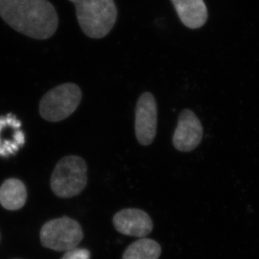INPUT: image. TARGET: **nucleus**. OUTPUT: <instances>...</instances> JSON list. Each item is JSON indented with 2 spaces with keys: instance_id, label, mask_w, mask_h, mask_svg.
Instances as JSON below:
<instances>
[{
  "instance_id": "9",
  "label": "nucleus",
  "mask_w": 259,
  "mask_h": 259,
  "mask_svg": "<svg viewBox=\"0 0 259 259\" xmlns=\"http://www.w3.org/2000/svg\"><path fill=\"white\" fill-rule=\"evenodd\" d=\"M25 143L21 122L11 113L0 117V156L16 154Z\"/></svg>"
},
{
  "instance_id": "8",
  "label": "nucleus",
  "mask_w": 259,
  "mask_h": 259,
  "mask_svg": "<svg viewBox=\"0 0 259 259\" xmlns=\"http://www.w3.org/2000/svg\"><path fill=\"white\" fill-rule=\"evenodd\" d=\"M114 228L121 234L144 238L151 233L154 223L148 213L138 208H126L113 218Z\"/></svg>"
},
{
  "instance_id": "3",
  "label": "nucleus",
  "mask_w": 259,
  "mask_h": 259,
  "mask_svg": "<svg viewBox=\"0 0 259 259\" xmlns=\"http://www.w3.org/2000/svg\"><path fill=\"white\" fill-rule=\"evenodd\" d=\"M88 167L81 157L69 155L64 157L55 167L51 186L56 195L61 198L77 196L86 187Z\"/></svg>"
},
{
  "instance_id": "1",
  "label": "nucleus",
  "mask_w": 259,
  "mask_h": 259,
  "mask_svg": "<svg viewBox=\"0 0 259 259\" xmlns=\"http://www.w3.org/2000/svg\"><path fill=\"white\" fill-rule=\"evenodd\" d=\"M0 16L10 27L33 39H48L58 27L57 10L48 0H0Z\"/></svg>"
},
{
  "instance_id": "12",
  "label": "nucleus",
  "mask_w": 259,
  "mask_h": 259,
  "mask_svg": "<svg viewBox=\"0 0 259 259\" xmlns=\"http://www.w3.org/2000/svg\"><path fill=\"white\" fill-rule=\"evenodd\" d=\"M162 248L155 240L140 238L126 248L122 259H159Z\"/></svg>"
},
{
  "instance_id": "13",
  "label": "nucleus",
  "mask_w": 259,
  "mask_h": 259,
  "mask_svg": "<svg viewBox=\"0 0 259 259\" xmlns=\"http://www.w3.org/2000/svg\"><path fill=\"white\" fill-rule=\"evenodd\" d=\"M91 253L85 248H73L66 251L61 259H90Z\"/></svg>"
},
{
  "instance_id": "5",
  "label": "nucleus",
  "mask_w": 259,
  "mask_h": 259,
  "mask_svg": "<svg viewBox=\"0 0 259 259\" xmlns=\"http://www.w3.org/2000/svg\"><path fill=\"white\" fill-rule=\"evenodd\" d=\"M39 236L45 247L63 252L75 248L83 238V232L76 221L64 217L46 223Z\"/></svg>"
},
{
  "instance_id": "4",
  "label": "nucleus",
  "mask_w": 259,
  "mask_h": 259,
  "mask_svg": "<svg viewBox=\"0 0 259 259\" xmlns=\"http://www.w3.org/2000/svg\"><path fill=\"white\" fill-rule=\"evenodd\" d=\"M82 93L74 83L61 84L46 93L39 102V114L49 122L66 119L78 108Z\"/></svg>"
},
{
  "instance_id": "2",
  "label": "nucleus",
  "mask_w": 259,
  "mask_h": 259,
  "mask_svg": "<svg viewBox=\"0 0 259 259\" xmlns=\"http://www.w3.org/2000/svg\"><path fill=\"white\" fill-rule=\"evenodd\" d=\"M76 6V17L84 34L93 39L106 36L115 25L114 0H69Z\"/></svg>"
},
{
  "instance_id": "7",
  "label": "nucleus",
  "mask_w": 259,
  "mask_h": 259,
  "mask_svg": "<svg viewBox=\"0 0 259 259\" xmlns=\"http://www.w3.org/2000/svg\"><path fill=\"white\" fill-rule=\"evenodd\" d=\"M203 127L198 117L190 109H184L174 133L173 144L181 152H191L201 144Z\"/></svg>"
},
{
  "instance_id": "10",
  "label": "nucleus",
  "mask_w": 259,
  "mask_h": 259,
  "mask_svg": "<svg viewBox=\"0 0 259 259\" xmlns=\"http://www.w3.org/2000/svg\"><path fill=\"white\" fill-rule=\"evenodd\" d=\"M171 2L186 27L199 29L207 21V8L204 0H171Z\"/></svg>"
},
{
  "instance_id": "6",
  "label": "nucleus",
  "mask_w": 259,
  "mask_h": 259,
  "mask_svg": "<svg viewBox=\"0 0 259 259\" xmlns=\"http://www.w3.org/2000/svg\"><path fill=\"white\" fill-rule=\"evenodd\" d=\"M157 104L154 96L144 93L140 96L135 112V135L141 145L154 142L157 133Z\"/></svg>"
},
{
  "instance_id": "11",
  "label": "nucleus",
  "mask_w": 259,
  "mask_h": 259,
  "mask_svg": "<svg viewBox=\"0 0 259 259\" xmlns=\"http://www.w3.org/2000/svg\"><path fill=\"white\" fill-rule=\"evenodd\" d=\"M27 191L22 181L9 179L0 186V204L10 210H16L25 205Z\"/></svg>"
}]
</instances>
